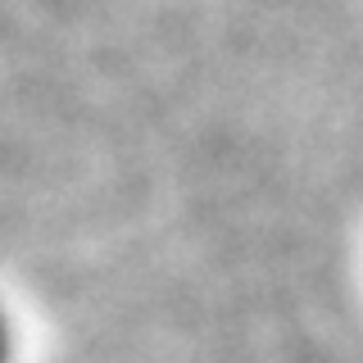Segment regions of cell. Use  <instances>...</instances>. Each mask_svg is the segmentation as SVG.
I'll return each instance as SVG.
<instances>
[{"mask_svg": "<svg viewBox=\"0 0 363 363\" xmlns=\"http://www.w3.org/2000/svg\"><path fill=\"white\" fill-rule=\"evenodd\" d=\"M9 359V332H5V318H0V363Z\"/></svg>", "mask_w": 363, "mask_h": 363, "instance_id": "cell-1", "label": "cell"}]
</instances>
